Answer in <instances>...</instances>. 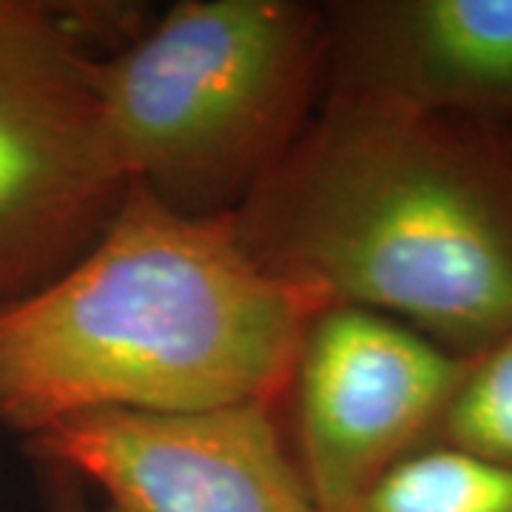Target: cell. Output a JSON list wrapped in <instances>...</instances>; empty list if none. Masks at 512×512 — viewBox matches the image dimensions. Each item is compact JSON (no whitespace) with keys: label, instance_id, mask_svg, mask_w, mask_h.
Returning <instances> with one entry per match:
<instances>
[{"label":"cell","instance_id":"cell-7","mask_svg":"<svg viewBox=\"0 0 512 512\" xmlns=\"http://www.w3.org/2000/svg\"><path fill=\"white\" fill-rule=\"evenodd\" d=\"M325 12V89L512 120V0H336Z\"/></svg>","mask_w":512,"mask_h":512},{"label":"cell","instance_id":"cell-6","mask_svg":"<svg viewBox=\"0 0 512 512\" xmlns=\"http://www.w3.org/2000/svg\"><path fill=\"white\" fill-rule=\"evenodd\" d=\"M282 410H100L23 444L40 467L69 470L97 487L106 512H316Z\"/></svg>","mask_w":512,"mask_h":512},{"label":"cell","instance_id":"cell-9","mask_svg":"<svg viewBox=\"0 0 512 512\" xmlns=\"http://www.w3.org/2000/svg\"><path fill=\"white\" fill-rule=\"evenodd\" d=\"M424 447H450L512 470V333L464 356Z\"/></svg>","mask_w":512,"mask_h":512},{"label":"cell","instance_id":"cell-3","mask_svg":"<svg viewBox=\"0 0 512 512\" xmlns=\"http://www.w3.org/2000/svg\"><path fill=\"white\" fill-rule=\"evenodd\" d=\"M328 86V12L308 0H180L100 60L128 183L188 214H237Z\"/></svg>","mask_w":512,"mask_h":512},{"label":"cell","instance_id":"cell-2","mask_svg":"<svg viewBox=\"0 0 512 512\" xmlns=\"http://www.w3.org/2000/svg\"><path fill=\"white\" fill-rule=\"evenodd\" d=\"M237 222L268 268L458 356L512 333V120L325 89Z\"/></svg>","mask_w":512,"mask_h":512},{"label":"cell","instance_id":"cell-5","mask_svg":"<svg viewBox=\"0 0 512 512\" xmlns=\"http://www.w3.org/2000/svg\"><path fill=\"white\" fill-rule=\"evenodd\" d=\"M464 356L373 308L330 302L302 339L288 399L316 512H350L424 447Z\"/></svg>","mask_w":512,"mask_h":512},{"label":"cell","instance_id":"cell-1","mask_svg":"<svg viewBox=\"0 0 512 512\" xmlns=\"http://www.w3.org/2000/svg\"><path fill=\"white\" fill-rule=\"evenodd\" d=\"M330 302L268 268L237 214H188L131 183L72 268L0 311V424L29 439L100 410L285 404Z\"/></svg>","mask_w":512,"mask_h":512},{"label":"cell","instance_id":"cell-8","mask_svg":"<svg viewBox=\"0 0 512 512\" xmlns=\"http://www.w3.org/2000/svg\"><path fill=\"white\" fill-rule=\"evenodd\" d=\"M350 512H512V470L450 447H421Z\"/></svg>","mask_w":512,"mask_h":512},{"label":"cell","instance_id":"cell-10","mask_svg":"<svg viewBox=\"0 0 512 512\" xmlns=\"http://www.w3.org/2000/svg\"><path fill=\"white\" fill-rule=\"evenodd\" d=\"M43 490L49 512H92L83 481L60 467H43Z\"/></svg>","mask_w":512,"mask_h":512},{"label":"cell","instance_id":"cell-4","mask_svg":"<svg viewBox=\"0 0 512 512\" xmlns=\"http://www.w3.org/2000/svg\"><path fill=\"white\" fill-rule=\"evenodd\" d=\"M123 12L0 0V311L80 256L126 197L100 97Z\"/></svg>","mask_w":512,"mask_h":512}]
</instances>
